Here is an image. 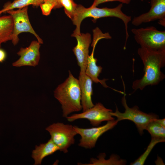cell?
<instances>
[{"label": "cell", "instance_id": "cell-1", "mask_svg": "<svg viewBox=\"0 0 165 165\" xmlns=\"http://www.w3.org/2000/svg\"><path fill=\"white\" fill-rule=\"evenodd\" d=\"M138 53L144 65V74L133 83L132 88L134 91L142 90L148 85H157L165 78L161 69L165 64V49L156 50L141 46Z\"/></svg>", "mask_w": 165, "mask_h": 165}, {"label": "cell", "instance_id": "cell-2", "mask_svg": "<svg viewBox=\"0 0 165 165\" xmlns=\"http://www.w3.org/2000/svg\"><path fill=\"white\" fill-rule=\"evenodd\" d=\"M123 6V4L121 3L113 8H99L91 6L86 8L81 5L78 4L73 17L71 20L73 24L76 26V28L72 35L81 34V23L83 19L86 17H91L94 19V20H96L102 17H116L121 19L124 24L126 32L125 45H126L129 37L128 24L131 20V17L123 12L122 10Z\"/></svg>", "mask_w": 165, "mask_h": 165}, {"label": "cell", "instance_id": "cell-3", "mask_svg": "<svg viewBox=\"0 0 165 165\" xmlns=\"http://www.w3.org/2000/svg\"><path fill=\"white\" fill-rule=\"evenodd\" d=\"M69 72L68 77L54 91V97L61 105L62 116L66 118L70 114L82 110L79 80Z\"/></svg>", "mask_w": 165, "mask_h": 165}, {"label": "cell", "instance_id": "cell-4", "mask_svg": "<svg viewBox=\"0 0 165 165\" xmlns=\"http://www.w3.org/2000/svg\"><path fill=\"white\" fill-rule=\"evenodd\" d=\"M126 94L122 99V104L125 108V112H120L116 106L115 112H111L113 116L116 117L118 121L123 120H128L133 122L135 124L138 132L141 135L143 134V131L146 129L148 124L151 121L159 118L158 116L153 113L147 114L140 110L139 108L135 106L130 108L127 105L126 99Z\"/></svg>", "mask_w": 165, "mask_h": 165}, {"label": "cell", "instance_id": "cell-5", "mask_svg": "<svg viewBox=\"0 0 165 165\" xmlns=\"http://www.w3.org/2000/svg\"><path fill=\"white\" fill-rule=\"evenodd\" d=\"M131 31L136 42L141 47L153 50L165 49V31H160L152 26L133 28Z\"/></svg>", "mask_w": 165, "mask_h": 165}, {"label": "cell", "instance_id": "cell-6", "mask_svg": "<svg viewBox=\"0 0 165 165\" xmlns=\"http://www.w3.org/2000/svg\"><path fill=\"white\" fill-rule=\"evenodd\" d=\"M50 133L51 139L58 147L59 150L64 153L75 142V137L77 134L73 126L62 123H54L46 128Z\"/></svg>", "mask_w": 165, "mask_h": 165}, {"label": "cell", "instance_id": "cell-7", "mask_svg": "<svg viewBox=\"0 0 165 165\" xmlns=\"http://www.w3.org/2000/svg\"><path fill=\"white\" fill-rule=\"evenodd\" d=\"M28 6H27L17 10L12 9L6 12L13 19V27L11 41L14 46L19 42L18 35L23 32L32 34L40 44L43 43L42 40L36 34L31 24L28 15Z\"/></svg>", "mask_w": 165, "mask_h": 165}, {"label": "cell", "instance_id": "cell-8", "mask_svg": "<svg viewBox=\"0 0 165 165\" xmlns=\"http://www.w3.org/2000/svg\"><path fill=\"white\" fill-rule=\"evenodd\" d=\"M118 122L116 120H113L107 121L103 126L88 128L73 126L77 134H79L81 137L78 146L86 149L94 148L98 138L104 133L112 129Z\"/></svg>", "mask_w": 165, "mask_h": 165}, {"label": "cell", "instance_id": "cell-9", "mask_svg": "<svg viewBox=\"0 0 165 165\" xmlns=\"http://www.w3.org/2000/svg\"><path fill=\"white\" fill-rule=\"evenodd\" d=\"M112 112L111 109L106 108L102 103L98 102L85 111L69 116L66 119L70 122L79 119H87L92 126L98 127L103 121L115 119L111 114Z\"/></svg>", "mask_w": 165, "mask_h": 165}, {"label": "cell", "instance_id": "cell-10", "mask_svg": "<svg viewBox=\"0 0 165 165\" xmlns=\"http://www.w3.org/2000/svg\"><path fill=\"white\" fill-rule=\"evenodd\" d=\"M151 7L147 13L134 17L132 24L138 26L143 23L156 20L161 26H165V0H150Z\"/></svg>", "mask_w": 165, "mask_h": 165}, {"label": "cell", "instance_id": "cell-11", "mask_svg": "<svg viewBox=\"0 0 165 165\" xmlns=\"http://www.w3.org/2000/svg\"><path fill=\"white\" fill-rule=\"evenodd\" d=\"M40 44L38 41L34 40L28 47L20 48L17 53L20 57L13 63V66L16 67L36 66L38 64L40 59Z\"/></svg>", "mask_w": 165, "mask_h": 165}, {"label": "cell", "instance_id": "cell-12", "mask_svg": "<svg viewBox=\"0 0 165 165\" xmlns=\"http://www.w3.org/2000/svg\"><path fill=\"white\" fill-rule=\"evenodd\" d=\"M76 38L77 44L72 50L80 67V71H85L87 59L89 56V48L91 42L90 34L87 33H81L80 35H72Z\"/></svg>", "mask_w": 165, "mask_h": 165}, {"label": "cell", "instance_id": "cell-13", "mask_svg": "<svg viewBox=\"0 0 165 165\" xmlns=\"http://www.w3.org/2000/svg\"><path fill=\"white\" fill-rule=\"evenodd\" d=\"M78 80L81 93L82 110L84 112L94 105L91 98L93 95V81L86 74L85 71H81Z\"/></svg>", "mask_w": 165, "mask_h": 165}, {"label": "cell", "instance_id": "cell-14", "mask_svg": "<svg viewBox=\"0 0 165 165\" xmlns=\"http://www.w3.org/2000/svg\"><path fill=\"white\" fill-rule=\"evenodd\" d=\"M58 150H59L58 147L51 138L46 143L40 144L38 146L36 145L32 152L31 156L35 161L34 165H41L44 158Z\"/></svg>", "mask_w": 165, "mask_h": 165}, {"label": "cell", "instance_id": "cell-15", "mask_svg": "<svg viewBox=\"0 0 165 165\" xmlns=\"http://www.w3.org/2000/svg\"><path fill=\"white\" fill-rule=\"evenodd\" d=\"M95 48H93L91 55L89 56L87 62L85 72L86 74L96 83H100L105 87H108L105 83L107 79L100 80L98 77L101 72L102 68L100 66H97L96 63L97 59L94 57V53Z\"/></svg>", "mask_w": 165, "mask_h": 165}, {"label": "cell", "instance_id": "cell-16", "mask_svg": "<svg viewBox=\"0 0 165 165\" xmlns=\"http://www.w3.org/2000/svg\"><path fill=\"white\" fill-rule=\"evenodd\" d=\"M13 22L10 15L0 16V43L11 40Z\"/></svg>", "mask_w": 165, "mask_h": 165}, {"label": "cell", "instance_id": "cell-17", "mask_svg": "<svg viewBox=\"0 0 165 165\" xmlns=\"http://www.w3.org/2000/svg\"><path fill=\"white\" fill-rule=\"evenodd\" d=\"M105 153H101L97 156V158H90L88 163L78 164L82 165H122L126 164L127 163L125 160L120 159L116 155H112L107 160L105 159Z\"/></svg>", "mask_w": 165, "mask_h": 165}, {"label": "cell", "instance_id": "cell-18", "mask_svg": "<svg viewBox=\"0 0 165 165\" xmlns=\"http://www.w3.org/2000/svg\"><path fill=\"white\" fill-rule=\"evenodd\" d=\"M44 2V0H14L12 2H8L4 5L0 10V16L2 13L15 8L21 9L30 5L40 6Z\"/></svg>", "mask_w": 165, "mask_h": 165}, {"label": "cell", "instance_id": "cell-19", "mask_svg": "<svg viewBox=\"0 0 165 165\" xmlns=\"http://www.w3.org/2000/svg\"><path fill=\"white\" fill-rule=\"evenodd\" d=\"M145 130L150 133L152 138L158 140L160 142L165 141V127L156 122L155 119L148 124Z\"/></svg>", "mask_w": 165, "mask_h": 165}, {"label": "cell", "instance_id": "cell-20", "mask_svg": "<svg viewBox=\"0 0 165 165\" xmlns=\"http://www.w3.org/2000/svg\"><path fill=\"white\" fill-rule=\"evenodd\" d=\"M160 142L157 140L151 138V141L148 146L146 150L138 159L133 162L131 163L132 165H143L151 151L157 143Z\"/></svg>", "mask_w": 165, "mask_h": 165}, {"label": "cell", "instance_id": "cell-21", "mask_svg": "<svg viewBox=\"0 0 165 165\" xmlns=\"http://www.w3.org/2000/svg\"><path fill=\"white\" fill-rule=\"evenodd\" d=\"M60 3L62 6L64 7L66 15L72 20L75 13L78 4L73 0H61Z\"/></svg>", "mask_w": 165, "mask_h": 165}, {"label": "cell", "instance_id": "cell-22", "mask_svg": "<svg viewBox=\"0 0 165 165\" xmlns=\"http://www.w3.org/2000/svg\"><path fill=\"white\" fill-rule=\"evenodd\" d=\"M40 6L42 14L45 16L49 15L52 10L54 8V5L52 3L49 2H44Z\"/></svg>", "mask_w": 165, "mask_h": 165}, {"label": "cell", "instance_id": "cell-23", "mask_svg": "<svg viewBox=\"0 0 165 165\" xmlns=\"http://www.w3.org/2000/svg\"><path fill=\"white\" fill-rule=\"evenodd\" d=\"M131 0H94V2L91 6V7H97L99 4L110 2H119L122 4H128L130 3Z\"/></svg>", "mask_w": 165, "mask_h": 165}, {"label": "cell", "instance_id": "cell-24", "mask_svg": "<svg viewBox=\"0 0 165 165\" xmlns=\"http://www.w3.org/2000/svg\"><path fill=\"white\" fill-rule=\"evenodd\" d=\"M61 0H44V2H49L52 3L54 5V9L60 8L62 7L61 3Z\"/></svg>", "mask_w": 165, "mask_h": 165}, {"label": "cell", "instance_id": "cell-25", "mask_svg": "<svg viewBox=\"0 0 165 165\" xmlns=\"http://www.w3.org/2000/svg\"><path fill=\"white\" fill-rule=\"evenodd\" d=\"M6 56V53L5 51L0 49V63H2L5 60Z\"/></svg>", "mask_w": 165, "mask_h": 165}, {"label": "cell", "instance_id": "cell-26", "mask_svg": "<svg viewBox=\"0 0 165 165\" xmlns=\"http://www.w3.org/2000/svg\"><path fill=\"white\" fill-rule=\"evenodd\" d=\"M155 120L159 123L162 126L165 127V118L163 119H159V118L155 119Z\"/></svg>", "mask_w": 165, "mask_h": 165}, {"label": "cell", "instance_id": "cell-27", "mask_svg": "<svg viewBox=\"0 0 165 165\" xmlns=\"http://www.w3.org/2000/svg\"><path fill=\"white\" fill-rule=\"evenodd\" d=\"M140 0L142 2H143L144 1V0Z\"/></svg>", "mask_w": 165, "mask_h": 165}, {"label": "cell", "instance_id": "cell-28", "mask_svg": "<svg viewBox=\"0 0 165 165\" xmlns=\"http://www.w3.org/2000/svg\"><path fill=\"white\" fill-rule=\"evenodd\" d=\"M1 44V43H0V46Z\"/></svg>", "mask_w": 165, "mask_h": 165}]
</instances>
